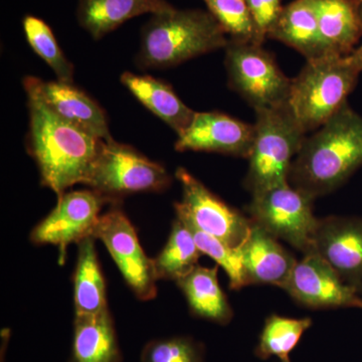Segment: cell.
Wrapping results in <instances>:
<instances>
[{
	"label": "cell",
	"mask_w": 362,
	"mask_h": 362,
	"mask_svg": "<svg viewBox=\"0 0 362 362\" xmlns=\"http://www.w3.org/2000/svg\"><path fill=\"white\" fill-rule=\"evenodd\" d=\"M23 86L28 94L39 97L54 114L66 122L98 139L105 141L113 139L103 109L71 83L62 81L45 82L39 78L26 77Z\"/></svg>",
	"instance_id": "obj_15"
},
{
	"label": "cell",
	"mask_w": 362,
	"mask_h": 362,
	"mask_svg": "<svg viewBox=\"0 0 362 362\" xmlns=\"http://www.w3.org/2000/svg\"><path fill=\"white\" fill-rule=\"evenodd\" d=\"M281 289L311 309H362V297L315 252L297 261Z\"/></svg>",
	"instance_id": "obj_12"
},
{
	"label": "cell",
	"mask_w": 362,
	"mask_h": 362,
	"mask_svg": "<svg viewBox=\"0 0 362 362\" xmlns=\"http://www.w3.org/2000/svg\"><path fill=\"white\" fill-rule=\"evenodd\" d=\"M319 32L330 56L346 57L362 35L361 9L354 0H317Z\"/></svg>",
	"instance_id": "obj_19"
},
{
	"label": "cell",
	"mask_w": 362,
	"mask_h": 362,
	"mask_svg": "<svg viewBox=\"0 0 362 362\" xmlns=\"http://www.w3.org/2000/svg\"><path fill=\"white\" fill-rule=\"evenodd\" d=\"M255 137L245 185L252 195L289 183L306 132L287 106L255 110Z\"/></svg>",
	"instance_id": "obj_5"
},
{
	"label": "cell",
	"mask_w": 362,
	"mask_h": 362,
	"mask_svg": "<svg viewBox=\"0 0 362 362\" xmlns=\"http://www.w3.org/2000/svg\"><path fill=\"white\" fill-rule=\"evenodd\" d=\"M311 326V318H289L273 314L266 319L255 354L264 361L271 357H277L279 361L289 358Z\"/></svg>",
	"instance_id": "obj_25"
},
{
	"label": "cell",
	"mask_w": 362,
	"mask_h": 362,
	"mask_svg": "<svg viewBox=\"0 0 362 362\" xmlns=\"http://www.w3.org/2000/svg\"><path fill=\"white\" fill-rule=\"evenodd\" d=\"M23 25L26 40L35 54L51 66L59 81L73 84V66L66 59L51 28L44 21L33 16H26Z\"/></svg>",
	"instance_id": "obj_27"
},
{
	"label": "cell",
	"mask_w": 362,
	"mask_h": 362,
	"mask_svg": "<svg viewBox=\"0 0 362 362\" xmlns=\"http://www.w3.org/2000/svg\"><path fill=\"white\" fill-rule=\"evenodd\" d=\"M175 176L182 189L181 202L175 204L176 218L230 247H239L246 242L251 218L228 206L187 169L178 168Z\"/></svg>",
	"instance_id": "obj_9"
},
{
	"label": "cell",
	"mask_w": 362,
	"mask_h": 362,
	"mask_svg": "<svg viewBox=\"0 0 362 362\" xmlns=\"http://www.w3.org/2000/svg\"><path fill=\"white\" fill-rule=\"evenodd\" d=\"M202 255L188 226L176 218L165 247L153 259L157 279L177 282L197 266Z\"/></svg>",
	"instance_id": "obj_24"
},
{
	"label": "cell",
	"mask_w": 362,
	"mask_h": 362,
	"mask_svg": "<svg viewBox=\"0 0 362 362\" xmlns=\"http://www.w3.org/2000/svg\"><path fill=\"white\" fill-rule=\"evenodd\" d=\"M76 315H96L108 310L106 286L98 261L95 239L90 237L78 244V259L74 273Z\"/></svg>",
	"instance_id": "obj_23"
},
{
	"label": "cell",
	"mask_w": 362,
	"mask_h": 362,
	"mask_svg": "<svg viewBox=\"0 0 362 362\" xmlns=\"http://www.w3.org/2000/svg\"><path fill=\"white\" fill-rule=\"evenodd\" d=\"M361 73L349 56L307 61L292 80L287 103L305 132L318 129L347 103Z\"/></svg>",
	"instance_id": "obj_4"
},
{
	"label": "cell",
	"mask_w": 362,
	"mask_h": 362,
	"mask_svg": "<svg viewBox=\"0 0 362 362\" xmlns=\"http://www.w3.org/2000/svg\"><path fill=\"white\" fill-rule=\"evenodd\" d=\"M175 8L166 0H78V23L95 40L113 32L130 18Z\"/></svg>",
	"instance_id": "obj_18"
},
{
	"label": "cell",
	"mask_w": 362,
	"mask_h": 362,
	"mask_svg": "<svg viewBox=\"0 0 362 362\" xmlns=\"http://www.w3.org/2000/svg\"><path fill=\"white\" fill-rule=\"evenodd\" d=\"M141 362H204V349L189 337H171L147 343Z\"/></svg>",
	"instance_id": "obj_29"
},
{
	"label": "cell",
	"mask_w": 362,
	"mask_h": 362,
	"mask_svg": "<svg viewBox=\"0 0 362 362\" xmlns=\"http://www.w3.org/2000/svg\"><path fill=\"white\" fill-rule=\"evenodd\" d=\"M183 223L188 226L194 235L195 244L199 251L202 254L211 257L214 261H216L218 266H221L225 270L228 280H230V289L240 290L245 286H247L246 277H245L244 263H243L240 247H230L213 235L202 232L192 223H187V221H183Z\"/></svg>",
	"instance_id": "obj_28"
},
{
	"label": "cell",
	"mask_w": 362,
	"mask_h": 362,
	"mask_svg": "<svg viewBox=\"0 0 362 362\" xmlns=\"http://www.w3.org/2000/svg\"><path fill=\"white\" fill-rule=\"evenodd\" d=\"M267 37L289 45L307 61L330 56L319 32L317 0H295L282 7Z\"/></svg>",
	"instance_id": "obj_17"
},
{
	"label": "cell",
	"mask_w": 362,
	"mask_h": 362,
	"mask_svg": "<svg viewBox=\"0 0 362 362\" xmlns=\"http://www.w3.org/2000/svg\"><path fill=\"white\" fill-rule=\"evenodd\" d=\"M255 127L218 112H195L187 129L178 135L175 150L206 151L249 158Z\"/></svg>",
	"instance_id": "obj_14"
},
{
	"label": "cell",
	"mask_w": 362,
	"mask_h": 362,
	"mask_svg": "<svg viewBox=\"0 0 362 362\" xmlns=\"http://www.w3.org/2000/svg\"><path fill=\"white\" fill-rule=\"evenodd\" d=\"M230 40L218 21L204 11L153 14L143 28L137 54L140 68H169L226 47Z\"/></svg>",
	"instance_id": "obj_3"
},
{
	"label": "cell",
	"mask_w": 362,
	"mask_h": 362,
	"mask_svg": "<svg viewBox=\"0 0 362 362\" xmlns=\"http://www.w3.org/2000/svg\"><path fill=\"white\" fill-rule=\"evenodd\" d=\"M267 7H268L269 11L274 18V21L277 18L278 13H280L281 8V0H264Z\"/></svg>",
	"instance_id": "obj_31"
},
{
	"label": "cell",
	"mask_w": 362,
	"mask_h": 362,
	"mask_svg": "<svg viewBox=\"0 0 362 362\" xmlns=\"http://www.w3.org/2000/svg\"><path fill=\"white\" fill-rule=\"evenodd\" d=\"M28 98L30 151L42 185L59 197L69 187L87 183L102 140L66 122L35 95Z\"/></svg>",
	"instance_id": "obj_2"
},
{
	"label": "cell",
	"mask_w": 362,
	"mask_h": 362,
	"mask_svg": "<svg viewBox=\"0 0 362 362\" xmlns=\"http://www.w3.org/2000/svg\"><path fill=\"white\" fill-rule=\"evenodd\" d=\"M121 82L148 110L180 135L192 123L195 112L181 101L175 90L151 76H138L125 71Z\"/></svg>",
	"instance_id": "obj_20"
},
{
	"label": "cell",
	"mask_w": 362,
	"mask_h": 362,
	"mask_svg": "<svg viewBox=\"0 0 362 362\" xmlns=\"http://www.w3.org/2000/svg\"><path fill=\"white\" fill-rule=\"evenodd\" d=\"M226 66L230 87L255 110L287 106L292 80L262 45L230 40Z\"/></svg>",
	"instance_id": "obj_7"
},
{
	"label": "cell",
	"mask_w": 362,
	"mask_h": 362,
	"mask_svg": "<svg viewBox=\"0 0 362 362\" xmlns=\"http://www.w3.org/2000/svg\"><path fill=\"white\" fill-rule=\"evenodd\" d=\"M107 202H112L93 189L65 192L51 214L35 226L30 240L58 247L59 262H63L66 247L93 238L102 207Z\"/></svg>",
	"instance_id": "obj_11"
},
{
	"label": "cell",
	"mask_w": 362,
	"mask_h": 362,
	"mask_svg": "<svg viewBox=\"0 0 362 362\" xmlns=\"http://www.w3.org/2000/svg\"><path fill=\"white\" fill-rule=\"evenodd\" d=\"M209 13L233 42L263 45L266 37L259 32L246 0H204Z\"/></svg>",
	"instance_id": "obj_26"
},
{
	"label": "cell",
	"mask_w": 362,
	"mask_h": 362,
	"mask_svg": "<svg viewBox=\"0 0 362 362\" xmlns=\"http://www.w3.org/2000/svg\"><path fill=\"white\" fill-rule=\"evenodd\" d=\"M280 362H291L290 358L281 359Z\"/></svg>",
	"instance_id": "obj_33"
},
{
	"label": "cell",
	"mask_w": 362,
	"mask_h": 362,
	"mask_svg": "<svg viewBox=\"0 0 362 362\" xmlns=\"http://www.w3.org/2000/svg\"><path fill=\"white\" fill-rule=\"evenodd\" d=\"M349 58L351 59L352 63L356 66V68L362 71V45L358 49H354V51L349 54Z\"/></svg>",
	"instance_id": "obj_32"
},
{
	"label": "cell",
	"mask_w": 362,
	"mask_h": 362,
	"mask_svg": "<svg viewBox=\"0 0 362 362\" xmlns=\"http://www.w3.org/2000/svg\"><path fill=\"white\" fill-rule=\"evenodd\" d=\"M247 285H273L282 288L297 259L278 239L252 223L246 242L240 246Z\"/></svg>",
	"instance_id": "obj_16"
},
{
	"label": "cell",
	"mask_w": 362,
	"mask_h": 362,
	"mask_svg": "<svg viewBox=\"0 0 362 362\" xmlns=\"http://www.w3.org/2000/svg\"><path fill=\"white\" fill-rule=\"evenodd\" d=\"M359 294H361V297H362V289H361V292H359Z\"/></svg>",
	"instance_id": "obj_34"
},
{
	"label": "cell",
	"mask_w": 362,
	"mask_h": 362,
	"mask_svg": "<svg viewBox=\"0 0 362 362\" xmlns=\"http://www.w3.org/2000/svg\"><path fill=\"white\" fill-rule=\"evenodd\" d=\"M313 202L287 183L252 195L247 213L252 223L305 255L313 251L318 223L313 214Z\"/></svg>",
	"instance_id": "obj_8"
},
{
	"label": "cell",
	"mask_w": 362,
	"mask_h": 362,
	"mask_svg": "<svg viewBox=\"0 0 362 362\" xmlns=\"http://www.w3.org/2000/svg\"><path fill=\"white\" fill-rule=\"evenodd\" d=\"M171 178L164 166L127 145L102 140L86 185L112 202L124 195L162 192Z\"/></svg>",
	"instance_id": "obj_6"
},
{
	"label": "cell",
	"mask_w": 362,
	"mask_h": 362,
	"mask_svg": "<svg viewBox=\"0 0 362 362\" xmlns=\"http://www.w3.org/2000/svg\"><path fill=\"white\" fill-rule=\"evenodd\" d=\"M93 238L103 242L138 299L156 298L158 279L154 261L145 255L134 226L119 207H112L100 216Z\"/></svg>",
	"instance_id": "obj_10"
},
{
	"label": "cell",
	"mask_w": 362,
	"mask_h": 362,
	"mask_svg": "<svg viewBox=\"0 0 362 362\" xmlns=\"http://www.w3.org/2000/svg\"><path fill=\"white\" fill-rule=\"evenodd\" d=\"M110 311L76 315L71 362H121Z\"/></svg>",
	"instance_id": "obj_21"
},
{
	"label": "cell",
	"mask_w": 362,
	"mask_h": 362,
	"mask_svg": "<svg viewBox=\"0 0 362 362\" xmlns=\"http://www.w3.org/2000/svg\"><path fill=\"white\" fill-rule=\"evenodd\" d=\"M313 252L331 266L347 284L362 289V218H318Z\"/></svg>",
	"instance_id": "obj_13"
},
{
	"label": "cell",
	"mask_w": 362,
	"mask_h": 362,
	"mask_svg": "<svg viewBox=\"0 0 362 362\" xmlns=\"http://www.w3.org/2000/svg\"><path fill=\"white\" fill-rule=\"evenodd\" d=\"M361 16H362V7H361Z\"/></svg>",
	"instance_id": "obj_35"
},
{
	"label": "cell",
	"mask_w": 362,
	"mask_h": 362,
	"mask_svg": "<svg viewBox=\"0 0 362 362\" xmlns=\"http://www.w3.org/2000/svg\"><path fill=\"white\" fill-rule=\"evenodd\" d=\"M246 2L251 11L252 18L258 25L259 32L266 37L269 28L274 23V18L269 11L268 7L264 0H246Z\"/></svg>",
	"instance_id": "obj_30"
},
{
	"label": "cell",
	"mask_w": 362,
	"mask_h": 362,
	"mask_svg": "<svg viewBox=\"0 0 362 362\" xmlns=\"http://www.w3.org/2000/svg\"><path fill=\"white\" fill-rule=\"evenodd\" d=\"M218 267L195 266L176 284L187 298L190 311L194 315L226 325L232 320L233 312L218 284Z\"/></svg>",
	"instance_id": "obj_22"
},
{
	"label": "cell",
	"mask_w": 362,
	"mask_h": 362,
	"mask_svg": "<svg viewBox=\"0 0 362 362\" xmlns=\"http://www.w3.org/2000/svg\"><path fill=\"white\" fill-rule=\"evenodd\" d=\"M358 1H359V2H361V4H362V0H358Z\"/></svg>",
	"instance_id": "obj_36"
},
{
	"label": "cell",
	"mask_w": 362,
	"mask_h": 362,
	"mask_svg": "<svg viewBox=\"0 0 362 362\" xmlns=\"http://www.w3.org/2000/svg\"><path fill=\"white\" fill-rule=\"evenodd\" d=\"M362 166V116L349 103L310 137L293 162L289 183L312 199L341 187Z\"/></svg>",
	"instance_id": "obj_1"
}]
</instances>
